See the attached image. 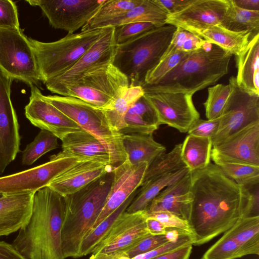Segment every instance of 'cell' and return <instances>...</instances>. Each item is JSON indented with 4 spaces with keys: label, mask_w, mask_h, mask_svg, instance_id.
I'll return each instance as SVG.
<instances>
[{
    "label": "cell",
    "mask_w": 259,
    "mask_h": 259,
    "mask_svg": "<svg viewBox=\"0 0 259 259\" xmlns=\"http://www.w3.org/2000/svg\"><path fill=\"white\" fill-rule=\"evenodd\" d=\"M105 0H28L39 7L53 28L74 33L93 17Z\"/></svg>",
    "instance_id": "7c38bea8"
},
{
    "label": "cell",
    "mask_w": 259,
    "mask_h": 259,
    "mask_svg": "<svg viewBox=\"0 0 259 259\" xmlns=\"http://www.w3.org/2000/svg\"><path fill=\"white\" fill-rule=\"evenodd\" d=\"M193 237L188 234H182L176 241L168 242L147 252L138 255L130 259H152L163 253L174 250L183 246L193 245Z\"/></svg>",
    "instance_id": "f6af8a7d"
},
{
    "label": "cell",
    "mask_w": 259,
    "mask_h": 259,
    "mask_svg": "<svg viewBox=\"0 0 259 259\" xmlns=\"http://www.w3.org/2000/svg\"><path fill=\"white\" fill-rule=\"evenodd\" d=\"M144 94L142 86H129L116 99L110 108L103 110L114 129L120 132L124 128V117L127 111Z\"/></svg>",
    "instance_id": "836d02e7"
},
{
    "label": "cell",
    "mask_w": 259,
    "mask_h": 259,
    "mask_svg": "<svg viewBox=\"0 0 259 259\" xmlns=\"http://www.w3.org/2000/svg\"><path fill=\"white\" fill-rule=\"evenodd\" d=\"M1 196V195H0Z\"/></svg>",
    "instance_id": "9f6ffc18"
},
{
    "label": "cell",
    "mask_w": 259,
    "mask_h": 259,
    "mask_svg": "<svg viewBox=\"0 0 259 259\" xmlns=\"http://www.w3.org/2000/svg\"><path fill=\"white\" fill-rule=\"evenodd\" d=\"M168 242L169 241L165 235L150 234L113 259H130L138 255L152 250Z\"/></svg>",
    "instance_id": "b9f144b4"
},
{
    "label": "cell",
    "mask_w": 259,
    "mask_h": 259,
    "mask_svg": "<svg viewBox=\"0 0 259 259\" xmlns=\"http://www.w3.org/2000/svg\"><path fill=\"white\" fill-rule=\"evenodd\" d=\"M182 143L175 146L168 153H163L149 164L141 185L166 174L186 167L181 156Z\"/></svg>",
    "instance_id": "e575fe53"
},
{
    "label": "cell",
    "mask_w": 259,
    "mask_h": 259,
    "mask_svg": "<svg viewBox=\"0 0 259 259\" xmlns=\"http://www.w3.org/2000/svg\"><path fill=\"white\" fill-rule=\"evenodd\" d=\"M190 171L184 177L163 189L151 201L146 214L168 211L189 222L192 196Z\"/></svg>",
    "instance_id": "44dd1931"
},
{
    "label": "cell",
    "mask_w": 259,
    "mask_h": 259,
    "mask_svg": "<svg viewBox=\"0 0 259 259\" xmlns=\"http://www.w3.org/2000/svg\"><path fill=\"white\" fill-rule=\"evenodd\" d=\"M80 160L75 157L58 158L53 155L45 163L0 177V195L34 194Z\"/></svg>",
    "instance_id": "4fadbf2b"
},
{
    "label": "cell",
    "mask_w": 259,
    "mask_h": 259,
    "mask_svg": "<svg viewBox=\"0 0 259 259\" xmlns=\"http://www.w3.org/2000/svg\"><path fill=\"white\" fill-rule=\"evenodd\" d=\"M113 177L112 170L77 191L63 197L65 212L62 242L65 258L79 257L81 242L101 212Z\"/></svg>",
    "instance_id": "277c9868"
},
{
    "label": "cell",
    "mask_w": 259,
    "mask_h": 259,
    "mask_svg": "<svg viewBox=\"0 0 259 259\" xmlns=\"http://www.w3.org/2000/svg\"><path fill=\"white\" fill-rule=\"evenodd\" d=\"M144 97L154 109L159 125L166 124L185 133L200 118L193 95L163 92L145 93Z\"/></svg>",
    "instance_id": "9a60e30c"
},
{
    "label": "cell",
    "mask_w": 259,
    "mask_h": 259,
    "mask_svg": "<svg viewBox=\"0 0 259 259\" xmlns=\"http://www.w3.org/2000/svg\"><path fill=\"white\" fill-rule=\"evenodd\" d=\"M220 122V117L211 120L199 118L193 123L187 133L188 135L212 140L218 130Z\"/></svg>",
    "instance_id": "7dc6e473"
},
{
    "label": "cell",
    "mask_w": 259,
    "mask_h": 259,
    "mask_svg": "<svg viewBox=\"0 0 259 259\" xmlns=\"http://www.w3.org/2000/svg\"><path fill=\"white\" fill-rule=\"evenodd\" d=\"M61 140L62 151L54 154L57 157H75L112 165L106 147L93 134L83 129L69 133Z\"/></svg>",
    "instance_id": "7402d4cb"
},
{
    "label": "cell",
    "mask_w": 259,
    "mask_h": 259,
    "mask_svg": "<svg viewBox=\"0 0 259 259\" xmlns=\"http://www.w3.org/2000/svg\"><path fill=\"white\" fill-rule=\"evenodd\" d=\"M44 97L81 128L96 137L109 151L114 167L127 159L123 135L111 125L103 109L72 97L48 95Z\"/></svg>",
    "instance_id": "ba28073f"
},
{
    "label": "cell",
    "mask_w": 259,
    "mask_h": 259,
    "mask_svg": "<svg viewBox=\"0 0 259 259\" xmlns=\"http://www.w3.org/2000/svg\"><path fill=\"white\" fill-rule=\"evenodd\" d=\"M211 158L259 167V122L250 124L212 146Z\"/></svg>",
    "instance_id": "2e32d148"
},
{
    "label": "cell",
    "mask_w": 259,
    "mask_h": 259,
    "mask_svg": "<svg viewBox=\"0 0 259 259\" xmlns=\"http://www.w3.org/2000/svg\"><path fill=\"white\" fill-rule=\"evenodd\" d=\"M220 25L234 32H247L252 38L259 34V11L240 8L233 0H228L227 8Z\"/></svg>",
    "instance_id": "1f68e13d"
},
{
    "label": "cell",
    "mask_w": 259,
    "mask_h": 259,
    "mask_svg": "<svg viewBox=\"0 0 259 259\" xmlns=\"http://www.w3.org/2000/svg\"><path fill=\"white\" fill-rule=\"evenodd\" d=\"M190 172L186 167L153 179L141 185L125 211L134 213L145 211L151 201L165 187L181 179Z\"/></svg>",
    "instance_id": "83f0119b"
},
{
    "label": "cell",
    "mask_w": 259,
    "mask_h": 259,
    "mask_svg": "<svg viewBox=\"0 0 259 259\" xmlns=\"http://www.w3.org/2000/svg\"><path fill=\"white\" fill-rule=\"evenodd\" d=\"M212 148L208 138L188 135L182 143V159L190 172L202 169L210 163Z\"/></svg>",
    "instance_id": "4dcf8cb0"
},
{
    "label": "cell",
    "mask_w": 259,
    "mask_h": 259,
    "mask_svg": "<svg viewBox=\"0 0 259 259\" xmlns=\"http://www.w3.org/2000/svg\"><path fill=\"white\" fill-rule=\"evenodd\" d=\"M124 123V128L120 131L122 135L153 134L159 126L156 113L144 95L129 108Z\"/></svg>",
    "instance_id": "4316f807"
},
{
    "label": "cell",
    "mask_w": 259,
    "mask_h": 259,
    "mask_svg": "<svg viewBox=\"0 0 259 259\" xmlns=\"http://www.w3.org/2000/svg\"><path fill=\"white\" fill-rule=\"evenodd\" d=\"M105 29L67 34L58 40L49 42L28 37L36 56L41 82L45 84L74 66Z\"/></svg>",
    "instance_id": "52a82bcc"
},
{
    "label": "cell",
    "mask_w": 259,
    "mask_h": 259,
    "mask_svg": "<svg viewBox=\"0 0 259 259\" xmlns=\"http://www.w3.org/2000/svg\"><path fill=\"white\" fill-rule=\"evenodd\" d=\"M34 194L0 196V236L19 231L26 224L31 214Z\"/></svg>",
    "instance_id": "cb8c5ba5"
},
{
    "label": "cell",
    "mask_w": 259,
    "mask_h": 259,
    "mask_svg": "<svg viewBox=\"0 0 259 259\" xmlns=\"http://www.w3.org/2000/svg\"><path fill=\"white\" fill-rule=\"evenodd\" d=\"M232 55L206 41L192 51L158 82L142 86L145 93H183L194 95L214 84L228 72Z\"/></svg>",
    "instance_id": "3957f363"
},
{
    "label": "cell",
    "mask_w": 259,
    "mask_h": 259,
    "mask_svg": "<svg viewBox=\"0 0 259 259\" xmlns=\"http://www.w3.org/2000/svg\"><path fill=\"white\" fill-rule=\"evenodd\" d=\"M138 190L139 189L115 211L86 234L80 245L79 257L93 252L110 231L119 217L126 210L136 196Z\"/></svg>",
    "instance_id": "d6a6232c"
},
{
    "label": "cell",
    "mask_w": 259,
    "mask_h": 259,
    "mask_svg": "<svg viewBox=\"0 0 259 259\" xmlns=\"http://www.w3.org/2000/svg\"><path fill=\"white\" fill-rule=\"evenodd\" d=\"M192 52L177 51L161 59L157 65L148 73L143 85H152L158 82Z\"/></svg>",
    "instance_id": "60d3db41"
},
{
    "label": "cell",
    "mask_w": 259,
    "mask_h": 259,
    "mask_svg": "<svg viewBox=\"0 0 259 259\" xmlns=\"http://www.w3.org/2000/svg\"><path fill=\"white\" fill-rule=\"evenodd\" d=\"M113 168L111 164L81 160L57 176L48 186L64 197L77 191Z\"/></svg>",
    "instance_id": "ffe728a7"
},
{
    "label": "cell",
    "mask_w": 259,
    "mask_h": 259,
    "mask_svg": "<svg viewBox=\"0 0 259 259\" xmlns=\"http://www.w3.org/2000/svg\"><path fill=\"white\" fill-rule=\"evenodd\" d=\"M201 259H203V258H201Z\"/></svg>",
    "instance_id": "11a10c76"
},
{
    "label": "cell",
    "mask_w": 259,
    "mask_h": 259,
    "mask_svg": "<svg viewBox=\"0 0 259 259\" xmlns=\"http://www.w3.org/2000/svg\"><path fill=\"white\" fill-rule=\"evenodd\" d=\"M252 82L255 93L259 95V70H257L255 72L253 75Z\"/></svg>",
    "instance_id": "db71d44e"
},
{
    "label": "cell",
    "mask_w": 259,
    "mask_h": 259,
    "mask_svg": "<svg viewBox=\"0 0 259 259\" xmlns=\"http://www.w3.org/2000/svg\"><path fill=\"white\" fill-rule=\"evenodd\" d=\"M228 5V0H193L180 12L169 15L166 24L196 35L210 26L220 24Z\"/></svg>",
    "instance_id": "d6986e66"
},
{
    "label": "cell",
    "mask_w": 259,
    "mask_h": 259,
    "mask_svg": "<svg viewBox=\"0 0 259 259\" xmlns=\"http://www.w3.org/2000/svg\"><path fill=\"white\" fill-rule=\"evenodd\" d=\"M196 35L235 56L242 50L251 39L250 33L247 32H234L220 24L210 26L199 32Z\"/></svg>",
    "instance_id": "f546056e"
},
{
    "label": "cell",
    "mask_w": 259,
    "mask_h": 259,
    "mask_svg": "<svg viewBox=\"0 0 259 259\" xmlns=\"http://www.w3.org/2000/svg\"><path fill=\"white\" fill-rule=\"evenodd\" d=\"M156 27H158L146 22L129 23L114 27L115 43L116 45L124 44Z\"/></svg>",
    "instance_id": "7bdbcfd3"
},
{
    "label": "cell",
    "mask_w": 259,
    "mask_h": 259,
    "mask_svg": "<svg viewBox=\"0 0 259 259\" xmlns=\"http://www.w3.org/2000/svg\"><path fill=\"white\" fill-rule=\"evenodd\" d=\"M57 139L51 132L41 130L22 151V164L31 165L45 154L56 149L58 146Z\"/></svg>",
    "instance_id": "d590c367"
},
{
    "label": "cell",
    "mask_w": 259,
    "mask_h": 259,
    "mask_svg": "<svg viewBox=\"0 0 259 259\" xmlns=\"http://www.w3.org/2000/svg\"><path fill=\"white\" fill-rule=\"evenodd\" d=\"M230 92L229 84H218L208 88V95L203 105L207 119L220 117Z\"/></svg>",
    "instance_id": "74e56055"
},
{
    "label": "cell",
    "mask_w": 259,
    "mask_h": 259,
    "mask_svg": "<svg viewBox=\"0 0 259 259\" xmlns=\"http://www.w3.org/2000/svg\"><path fill=\"white\" fill-rule=\"evenodd\" d=\"M30 88L31 95L25 107V115L33 125L51 132L60 140L69 133L82 129L49 102L36 86Z\"/></svg>",
    "instance_id": "ac0fdd59"
},
{
    "label": "cell",
    "mask_w": 259,
    "mask_h": 259,
    "mask_svg": "<svg viewBox=\"0 0 259 259\" xmlns=\"http://www.w3.org/2000/svg\"><path fill=\"white\" fill-rule=\"evenodd\" d=\"M64 197L48 186L33 195L30 217L12 245L26 259H65L62 229Z\"/></svg>",
    "instance_id": "7a4b0ae2"
},
{
    "label": "cell",
    "mask_w": 259,
    "mask_h": 259,
    "mask_svg": "<svg viewBox=\"0 0 259 259\" xmlns=\"http://www.w3.org/2000/svg\"><path fill=\"white\" fill-rule=\"evenodd\" d=\"M237 184L247 187L258 184L259 167L226 162L215 164Z\"/></svg>",
    "instance_id": "8d00e7d4"
},
{
    "label": "cell",
    "mask_w": 259,
    "mask_h": 259,
    "mask_svg": "<svg viewBox=\"0 0 259 259\" xmlns=\"http://www.w3.org/2000/svg\"><path fill=\"white\" fill-rule=\"evenodd\" d=\"M0 259H26L12 245L0 241Z\"/></svg>",
    "instance_id": "f907efd6"
},
{
    "label": "cell",
    "mask_w": 259,
    "mask_h": 259,
    "mask_svg": "<svg viewBox=\"0 0 259 259\" xmlns=\"http://www.w3.org/2000/svg\"><path fill=\"white\" fill-rule=\"evenodd\" d=\"M177 28L165 24L116 45L112 64L126 76L130 87L144 84L147 74L160 61Z\"/></svg>",
    "instance_id": "8992f818"
},
{
    "label": "cell",
    "mask_w": 259,
    "mask_h": 259,
    "mask_svg": "<svg viewBox=\"0 0 259 259\" xmlns=\"http://www.w3.org/2000/svg\"><path fill=\"white\" fill-rule=\"evenodd\" d=\"M238 7L247 10L259 11V0H233Z\"/></svg>",
    "instance_id": "f5cc1de1"
},
{
    "label": "cell",
    "mask_w": 259,
    "mask_h": 259,
    "mask_svg": "<svg viewBox=\"0 0 259 259\" xmlns=\"http://www.w3.org/2000/svg\"><path fill=\"white\" fill-rule=\"evenodd\" d=\"M122 143L127 160L133 164L146 162L149 165L166 150L154 139L153 134H124Z\"/></svg>",
    "instance_id": "484cf974"
},
{
    "label": "cell",
    "mask_w": 259,
    "mask_h": 259,
    "mask_svg": "<svg viewBox=\"0 0 259 259\" xmlns=\"http://www.w3.org/2000/svg\"><path fill=\"white\" fill-rule=\"evenodd\" d=\"M259 254V216L243 218L224 233L203 259H236Z\"/></svg>",
    "instance_id": "8fae6325"
},
{
    "label": "cell",
    "mask_w": 259,
    "mask_h": 259,
    "mask_svg": "<svg viewBox=\"0 0 259 259\" xmlns=\"http://www.w3.org/2000/svg\"><path fill=\"white\" fill-rule=\"evenodd\" d=\"M191 172L189 223L193 245L206 243L243 218L259 215L258 187L239 185L215 164Z\"/></svg>",
    "instance_id": "6da1fadb"
},
{
    "label": "cell",
    "mask_w": 259,
    "mask_h": 259,
    "mask_svg": "<svg viewBox=\"0 0 259 259\" xmlns=\"http://www.w3.org/2000/svg\"><path fill=\"white\" fill-rule=\"evenodd\" d=\"M148 166L146 162L133 164L126 159L114 167L113 180L105 205L91 229L115 211L140 188Z\"/></svg>",
    "instance_id": "e0dca14e"
},
{
    "label": "cell",
    "mask_w": 259,
    "mask_h": 259,
    "mask_svg": "<svg viewBox=\"0 0 259 259\" xmlns=\"http://www.w3.org/2000/svg\"><path fill=\"white\" fill-rule=\"evenodd\" d=\"M230 92L220 116L212 146L245 127L259 122V95L240 87L236 78L229 79Z\"/></svg>",
    "instance_id": "30bf717a"
},
{
    "label": "cell",
    "mask_w": 259,
    "mask_h": 259,
    "mask_svg": "<svg viewBox=\"0 0 259 259\" xmlns=\"http://www.w3.org/2000/svg\"><path fill=\"white\" fill-rule=\"evenodd\" d=\"M0 27L20 28L17 6L12 1L0 0Z\"/></svg>",
    "instance_id": "bcb514c9"
},
{
    "label": "cell",
    "mask_w": 259,
    "mask_h": 259,
    "mask_svg": "<svg viewBox=\"0 0 259 259\" xmlns=\"http://www.w3.org/2000/svg\"><path fill=\"white\" fill-rule=\"evenodd\" d=\"M235 62L237 84L257 94L252 81L255 72L259 70V34L251 38L247 45L235 55Z\"/></svg>",
    "instance_id": "f1b7e54d"
},
{
    "label": "cell",
    "mask_w": 259,
    "mask_h": 259,
    "mask_svg": "<svg viewBox=\"0 0 259 259\" xmlns=\"http://www.w3.org/2000/svg\"><path fill=\"white\" fill-rule=\"evenodd\" d=\"M146 214L147 217L158 220L166 228L181 231L192 236L194 239L193 230L189 223L175 214L168 211H158Z\"/></svg>",
    "instance_id": "ee69618b"
},
{
    "label": "cell",
    "mask_w": 259,
    "mask_h": 259,
    "mask_svg": "<svg viewBox=\"0 0 259 259\" xmlns=\"http://www.w3.org/2000/svg\"><path fill=\"white\" fill-rule=\"evenodd\" d=\"M45 84L53 93L76 98L103 110L110 108L129 87L126 76L112 63L93 67L67 80H49Z\"/></svg>",
    "instance_id": "5b68a950"
},
{
    "label": "cell",
    "mask_w": 259,
    "mask_h": 259,
    "mask_svg": "<svg viewBox=\"0 0 259 259\" xmlns=\"http://www.w3.org/2000/svg\"><path fill=\"white\" fill-rule=\"evenodd\" d=\"M0 70L12 80L41 87L34 51L21 28L0 27Z\"/></svg>",
    "instance_id": "9c48e42d"
},
{
    "label": "cell",
    "mask_w": 259,
    "mask_h": 259,
    "mask_svg": "<svg viewBox=\"0 0 259 259\" xmlns=\"http://www.w3.org/2000/svg\"><path fill=\"white\" fill-rule=\"evenodd\" d=\"M177 28L171 42L161 59L177 51L186 52L195 51L201 48L205 42L200 37L186 30Z\"/></svg>",
    "instance_id": "f35d334b"
},
{
    "label": "cell",
    "mask_w": 259,
    "mask_h": 259,
    "mask_svg": "<svg viewBox=\"0 0 259 259\" xmlns=\"http://www.w3.org/2000/svg\"><path fill=\"white\" fill-rule=\"evenodd\" d=\"M168 16V15L165 12L151 0H143L139 6L120 15L91 24H85L81 28V31L116 27L137 22H150L160 27L166 24Z\"/></svg>",
    "instance_id": "d4e9b609"
},
{
    "label": "cell",
    "mask_w": 259,
    "mask_h": 259,
    "mask_svg": "<svg viewBox=\"0 0 259 259\" xmlns=\"http://www.w3.org/2000/svg\"><path fill=\"white\" fill-rule=\"evenodd\" d=\"M192 245L189 244L183 246L152 259H189L191 253Z\"/></svg>",
    "instance_id": "681fc988"
},
{
    "label": "cell",
    "mask_w": 259,
    "mask_h": 259,
    "mask_svg": "<svg viewBox=\"0 0 259 259\" xmlns=\"http://www.w3.org/2000/svg\"><path fill=\"white\" fill-rule=\"evenodd\" d=\"M116 47L114 27H106L101 36L74 66L59 76L49 80H67L74 78L93 67L112 63Z\"/></svg>",
    "instance_id": "603a6c76"
},
{
    "label": "cell",
    "mask_w": 259,
    "mask_h": 259,
    "mask_svg": "<svg viewBox=\"0 0 259 259\" xmlns=\"http://www.w3.org/2000/svg\"><path fill=\"white\" fill-rule=\"evenodd\" d=\"M168 15L178 13L183 10L193 0H151Z\"/></svg>",
    "instance_id": "c3c4849f"
},
{
    "label": "cell",
    "mask_w": 259,
    "mask_h": 259,
    "mask_svg": "<svg viewBox=\"0 0 259 259\" xmlns=\"http://www.w3.org/2000/svg\"><path fill=\"white\" fill-rule=\"evenodd\" d=\"M146 219L145 211L134 213L125 211L95 248L89 259H113L150 235Z\"/></svg>",
    "instance_id": "5bb4252c"
},
{
    "label": "cell",
    "mask_w": 259,
    "mask_h": 259,
    "mask_svg": "<svg viewBox=\"0 0 259 259\" xmlns=\"http://www.w3.org/2000/svg\"><path fill=\"white\" fill-rule=\"evenodd\" d=\"M143 0H105L93 17L86 24L110 19L134 8Z\"/></svg>",
    "instance_id": "ab89813d"
},
{
    "label": "cell",
    "mask_w": 259,
    "mask_h": 259,
    "mask_svg": "<svg viewBox=\"0 0 259 259\" xmlns=\"http://www.w3.org/2000/svg\"><path fill=\"white\" fill-rule=\"evenodd\" d=\"M146 224L149 233L152 235H164L167 230V228L158 220L147 216Z\"/></svg>",
    "instance_id": "816d5d0a"
}]
</instances>
